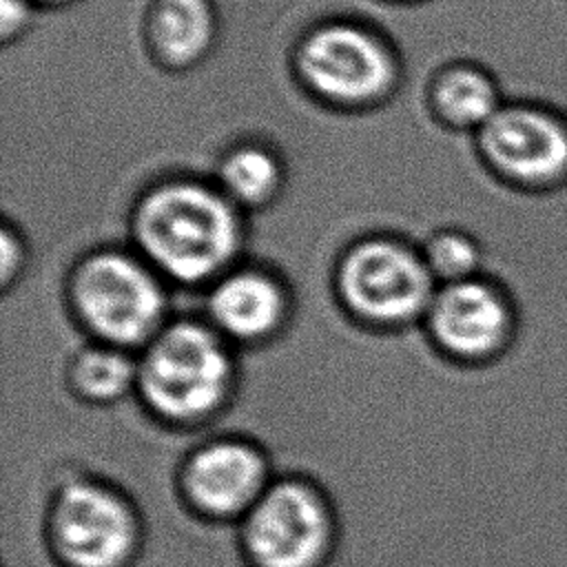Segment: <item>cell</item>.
Wrapping results in <instances>:
<instances>
[{"mask_svg": "<svg viewBox=\"0 0 567 567\" xmlns=\"http://www.w3.org/2000/svg\"><path fill=\"white\" fill-rule=\"evenodd\" d=\"M421 255L434 281L443 284L478 277L485 261V250L478 235L456 226L434 233Z\"/></svg>", "mask_w": 567, "mask_h": 567, "instance_id": "16", "label": "cell"}, {"mask_svg": "<svg viewBox=\"0 0 567 567\" xmlns=\"http://www.w3.org/2000/svg\"><path fill=\"white\" fill-rule=\"evenodd\" d=\"M430 95L441 122L456 133H476L505 102L496 78L470 60H454L443 66Z\"/></svg>", "mask_w": 567, "mask_h": 567, "instance_id": "12", "label": "cell"}, {"mask_svg": "<svg viewBox=\"0 0 567 567\" xmlns=\"http://www.w3.org/2000/svg\"><path fill=\"white\" fill-rule=\"evenodd\" d=\"M266 463L241 441H213L195 450L184 467L188 498L215 518L244 514L266 492Z\"/></svg>", "mask_w": 567, "mask_h": 567, "instance_id": "10", "label": "cell"}, {"mask_svg": "<svg viewBox=\"0 0 567 567\" xmlns=\"http://www.w3.org/2000/svg\"><path fill=\"white\" fill-rule=\"evenodd\" d=\"M297 69L308 89L341 106L370 104L396 80V64L383 40L350 22L312 29L297 49Z\"/></svg>", "mask_w": 567, "mask_h": 567, "instance_id": "5", "label": "cell"}, {"mask_svg": "<svg viewBox=\"0 0 567 567\" xmlns=\"http://www.w3.org/2000/svg\"><path fill=\"white\" fill-rule=\"evenodd\" d=\"M434 284L421 252L383 237L352 246L337 270L341 301L377 326H399L425 315Z\"/></svg>", "mask_w": 567, "mask_h": 567, "instance_id": "4", "label": "cell"}, {"mask_svg": "<svg viewBox=\"0 0 567 567\" xmlns=\"http://www.w3.org/2000/svg\"><path fill=\"white\" fill-rule=\"evenodd\" d=\"M434 341L456 359H489L507 341L512 308L501 288L483 277L443 284L425 312Z\"/></svg>", "mask_w": 567, "mask_h": 567, "instance_id": "9", "label": "cell"}, {"mask_svg": "<svg viewBox=\"0 0 567 567\" xmlns=\"http://www.w3.org/2000/svg\"><path fill=\"white\" fill-rule=\"evenodd\" d=\"M71 383L89 401H113L137 383V365L126 357L124 348L89 346L71 361Z\"/></svg>", "mask_w": 567, "mask_h": 567, "instance_id": "15", "label": "cell"}, {"mask_svg": "<svg viewBox=\"0 0 567 567\" xmlns=\"http://www.w3.org/2000/svg\"><path fill=\"white\" fill-rule=\"evenodd\" d=\"M474 135L478 155L503 182L534 190L567 182V120L560 113L503 102Z\"/></svg>", "mask_w": 567, "mask_h": 567, "instance_id": "6", "label": "cell"}, {"mask_svg": "<svg viewBox=\"0 0 567 567\" xmlns=\"http://www.w3.org/2000/svg\"><path fill=\"white\" fill-rule=\"evenodd\" d=\"M31 0H2V38L9 40L24 31V27L31 20Z\"/></svg>", "mask_w": 567, "mask_h": 567, "instance_id": "17", "label": "cell"}, {"mask_svg": "<svg viewBox=\"0 0 567 567\" xmlns=\"http://www.w3.org/2000/svg\"><path fill=\"white\" fill-rule=\"evenodd\" d=\"M330 514L301 481H277L244 516V545L257 567H317L330 543Z\"/></svg>", "mask_w": 567, "mask_h": 567, "instance_id": "7", "label": "cell"}, {"mask_svg": "<svg viewBox=\"0 0 567 567\" xmlns=\"http://www.w3.org/2000/svg\"><path fill=\"white\" fill-rule=\"evenodd\" d=\"M51 538L69 567H120L135 543V518L113 489L73 481L53 501Z\"/></svg>", "mask_w": 567, "mask_h": 567, "instance_id": "8", "label": "cell"}, {"mask_svg": "<svg viewBox=\"0 0 567 567\" xmlns=\"http://www.w3.org/2000/svg\"><path fill=\"white\" fill-rule=\"evenodd\" d=\"M281 182L284 168L277 155L259 144L235 146L219 164V190L233 204L261 206L279 193Z\"/></svg>", "mask_w": 567, "mask_h": 567, "instance_id": "14", "label": "cell"}, {"mask_svg": "<svg viewBox=\"0 0 567 567\" xmlns=\"http://www.w3.org/2000/svg\"><path fill=\"white\" fill-rule=\"evenodd\" d=\"M71 297L82 323L102 343L131 348L162 330L164 290L151 268L126 252L89 255L73 272Z\"/></svg>", "mask_w": 567, "mask_h": 567, "instance_id": "3", "label": "cell"}, {"mask_svg": "<svg viewBox=\"0 0 567 567\" xmlns=\"http://www.w3.org/2000/svg\"><path fill=\"white\" fill-rule=\"evenodd\" d=\"M233 363L221 339L206 326H164L137 363V388L157 414L193 421L213 412L230 388Z\"/></svg>", "mask_w": 567, "mask_h": 567, "instance_id": "2", "label": "cell"}, {"mask_svg": "<svg viewBox=\"0 0 567 567\" xmlns=\"http://www.w3.org/2000/svg\"><path fill=\"white\" fill-rule=\"evenodd\" d=\"M40 2H62V0H40Z\"/></svg>", "mask_w": 567, "mask_h": 567, "instance_id": "19", "label": "cell"}, {"mask_svg": "<svg viewBox=\"0 0 567 567\" xmlns=\"http://www.w3.org/2000/svg\"><path fill=\"white\" fill-rule=\"evenodd\" d=\"M133 237L162 275L179 284H202L230 264L241 226L235 204L219 188L173 179L140 199Z\"/></svg>", "mask_w": 567, "mask_h": 567, "instance_id": "1", "label": "cell"}, {"mask_svg": "<svg viewBox=\"0 0 567 567\" xmlns=\"http://www.w3.org/2000/svg\"><path fill=\"white\" fill-rule=\"evenodd\" d=\"M155 53L171 66H186L208 53L215 38L210 0H155L148 18Z\"/></svg>", "mask_w": 567, "mask_h": 567, "instance_id": "13", "label": "cell"}, {"mask_svg": "<svg viewBox=\"0 0 567 567\" xmlns=\"http://www.w3.org/2000/svg\"><path fill=\"white\" fill-rule=\"evenodd\" d=\"M2 248H4V255H2V281L9 284L11 275L20 268V261H22V246L18 241V237L11 233V230H2Z\"/></svg>", "mask_w": 567, "mask_h": 567, "instance_id": "18", "label": "cell"}, {"mask_svg": "<svg viewBox=\"0 0 567 567\" xmlns=\"http://www.w3.org/2000/svg\"><path fill=\"white\" fill-rule=\"evenodd\" d=\"M281 286L266 272L241 268L217 279L208 297V315L219 332L237 341H261L284 319Z\"/></svg>", "mask_w": 567, "mask_h": 567, "instance_id": "11", "label": "cell"}]
</instances>
